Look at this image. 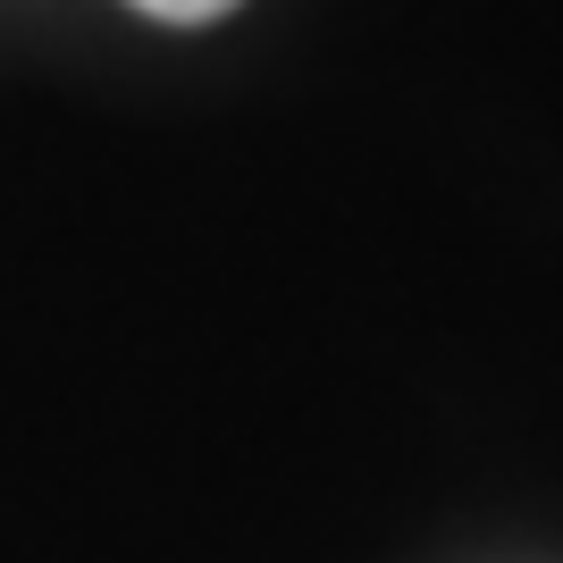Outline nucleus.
Returning <instances> with one entry per match:
<instances>
[{
  "mask_svg": "<svg viewBox=\"0 0 563 563\" xmlns=\"http://www.w3.org/2000/svg\"><path fill=\"white\" fill-rule=\"evenodd\" d=\"M135 9H152V18H168V25H202V18H219V9H235V0H135Z\"/></svg>",
  "mask_w": 563,
  "mask_h": 563,
  "instance_id": "1",
  "label": "nucleus"
}]
</instances>
